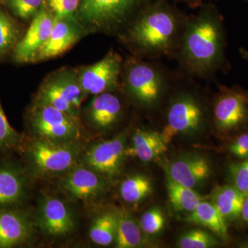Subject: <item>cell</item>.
Wrapping results in <instances>:
<instances>
[{
	"label": "cell",
	"mask_w": 248,
	"mask_h": 248,
	"mask_svg": "<svg viewBox=\"0 0 248 248\" xmlns=\"http://www.w3.org/2000/svg\"><path fill=\"white\" fill-rule=\"evenodd\" d=\"M241 217L245 221L248 222V194L243 204L242 210H241Z\"/></svg>",
	"instance_id": "35"
},
{
	"label": "cell",
	"mask_w": 248,
	"mask_h": 248,
	"mask_svg": "<svg viewBox=\"0 0 248 248\" xmlns=\"http://www.w3.org/2000/svg\"><path fill=\"white\" fill-rule=\"evenodd\" d=\"M117 218L115 245L118 248L140 247L143 243L141 229L128 213L123 210L116 212Z\"/></svg>",
	"instance_id": "23"
},
{
	"label": "cell",
	"mask_w": 248,
	"mask_h": 248,
	"mask_svg": "<svg viewBox=\"0 0 248 248\" xmlns=\"http://www.w3.org/2000/svg\"><path fill=\"white\" fill-rule=\"evenodd\" d=\"M37 223L46 234L61 236L74 228L75 220L71 210L63 201L46 196L41 200Z\"/></svg>",
	"instance_id": "13"
},
{
	"label": "cell",
	"mask_w": 248,
	"mask_h": 248,
	"mask_svg": "<svg viewBox=\"0 0 248 248\" xmlns=\"http://www.w3.org/2000/svg\"><path fill=\"white\" fill-rule=\"evenodd\" d=\"M158 61L136 57L124 63L121 79L124 89L144 108L156 107L165 94L172 90L177 78V72L170 71Z\"/></svg>",
	"instance_id": "3"
},
{
	"label": "cell",
	"mask_w": 248,
	"mask_h": 248,
	"mask_svg": "<svg viewBox=\"0 0 248 248\" xmlns=\"http://www.w3.org/2000/svg\"><path fill=\"white\" fill-rule=\"evenodd\" d=\"M31 224L18 212H0V248H11L25 241L31 234Z\"/></svg>",
	"instance_id": "18"
},
{
	"label": "cell",
	"mask_w": 248,
	"mask_h": 248,
	"mask_svg": "<svg viewBox=\"0 0 248 248\" xmlns=\"http://www.w3.org/2000/svg\"><path fill=\"white\" fill-rule=\"evenodd\" d=\"M246 195L234 185L221 186L214 191L212 203L225 219L233 221L241 217Z\"/></svg>",
	"instance_id": "20"
},
{
	"label": "cell",
	"mask_w": 248,
	"mask_h": 248,
	"mask_svg": "<svg viewBox=\"0 0 248 248\" xmlns=\"http://www.w3.org/2000/svg\"><path fill=\"white\" fill-rule=\"evenodd\" d=\"M80 153L77 141L60 142L37 138L29 148V157L38 175L50 177L73 169Z\"/></svg>",
	"instance_id": "6"
},
{
	"label": "cell",
	"mask_w": 248,
	"mask_h": 248,
	"mask_svg": "<svg viewBox=\"0 0 248 248\" xmlns=\"http://www.w3.org/2000/svg\"><path fill=\"white\" fill-rule=\"evenodd\" d=\"M186 221L205 227L222 238L228 237L226 219L213 203L202 201L186 217Z\"/></svg>",
	"instance_id": "22"
},
{
	"label": "cell",
	"mask_w": 248,
	"mask_h": 248,
	"mask_svg": "<svg viewBox=\"0 0 248 248\" xmlns=\"http://www.w3.org/2000/svg\"><path fill=\"white\" fill-rule=\"evenodd\" d=\"M165 221L166 219L162 211L159 208L153 207L141 215L140 226L146 234H156L162 231Z\"/></svg>",
	"instance_id": "29"
},
{
	"label": "cell",
	"mask_w": 248,
	"mask_h": 248,
	"mask_svg": "<svg viewBox=\"0 0 248 248\" xmlns=\"http://www.w3.org/2000/svg\"><path fill=\"white\" fill-rule=\"evenodd\" d=\"M123 65L120 54L110 50L97 63L80 68L77 75L83 92L97 95L118 89Z\"/></svg>",
	"instance_id": "8"
},
{
	"label": "cell",
	"mask_w": 248,
	"mask_h": 248,
	"mask_svg": "<svg viewBox=\"0 0 248 248\" xmlns=\"http://www.w3.org/2000/svg\"><path fill=\"white\" fill-rule=\"evenodd\" d=\"M8 4L17 17L29 19L38 14L42 0H8Z\"/></svg>",
	"instance_id": "31"
},
{
	"label": "cell",
	"mask_w": 248,
	"mask_h": 248,
	"mask_svg": "<svg viewBox=\"0 0 248 248\" xmlns=\"http://www.w3.org/2000/svg\"><path fill=\"white\" fill-rule=\"evenodd\" d=\"M166 172L168 177L174 182L194 188L210 177L211 167L203 156L192 155L172 161Z\"/></svg>",
	"instance_id": "16"
},
{
	"label": "cell",
	"mask_w": 248,
	"mask_h": 248,
	"mask_svg": "<svg viewBox=\"0 0 248 248\" xmlns=\"http://www.w3.org/2000/svg\"><path fill=\"white\" fill-rule=\"evenodd\" d=\"M62 190L76 200H94L107 187L105 177L86 166H74L67 172L60 184Z\"/></svg>",
	"instance_id": "12"
},
{
	"label": "cell",
	"mask_w": 248,
	"mask_h": 248,
	"mask_svg": "<svg viewBox=\"0 0 248 248\" xmlns=\"http://www.w3.org/2000/svg\"><path fill=\"white\" fill-rule=\"evenodd\" d=\"M166 179V187L170 202L174 210L191 213L203 201L202 197L193 188L181 185L168 176Z\"/></svg>",
	"instance_id": "24"
},
{
	"label": "cell",
	"mask_w": 248,
	"mask_h": 248,
	"mask_svg": "<svg viewBox=\"0 0 248 248\" xmlns=\"http://www.w3.org/2000/svg\"><path fill=\"white\" fill-rule=\"evenodd\" d=\"M239 53L241 55V58L248 62V50L246 48H239Z\"/></svg>",
	"instance_id": "36"
},
{
	"label": "cell",
	"mask_w": 248,
	"mask_h": 248,
	"mask_svg": "<svg viewBox=\"0 0 248 248\" xmlns=\"http://www.w3.org/2000/svg\"><path fill=\"white\" fill-rule=\"evenodd\" d=\"M116 213H107L98 216L90 228L89 236L95 244L107 246L115 242L117 234Z\"/></svg>",
	"instance_id": "25"
},
{
	"label": "cell",
	"mask_w": 248,
	"mask_h": 248,
	"mask_svg": "<svg viewBox=\"0 0 248 248\" xmlns=\"http://www.w3.org/2000/svg\"><path fill=\"white\" fill-rule=\"evenodd\" d=\"M55 18H73L78 11L80 0H48Z\"/></svg>",
	"instance_id": "32"
},
{
	"label": "cell",
	"mask_w": 248,
	"mask_h": 248,
	"mask_svg": "<svg viewBox=\"0 0 248 248\" xmlns=\"http://www.w3.org/2000/svg\"><path fill=\"white\" fill-rule=\"evenodd\" d=\"M242 247L248 248V244H244V246H242Z\"/></svg>",
	"instance_id": "38"
},
{
	"label": "cell",
	"mask_w": 248,
	"mask_h": 248,
	"mask_svg": "<svg viewBox=\"0 0 248 248\" xmlns=\"http://www.w3.org/2000/svg\"><path fill=\"white\" fill-rule=\"evenodd\" d=\"M224 19L211 4L187 16L174 59L179 71L195 79L210 80L229 68Z\"/></svg>",
	"instance_id": "1"
},
{
	"label": "cell",
	"mask_w": 248,
	"mask_h": 248,
	"mask_svg": "<svg viewBox=\"0 0 248 248\" xmlns=\"http://www.w3.org/2000/svg\"><path fill=\"white\" fill-rule=\"evenodd\" d=\"M149 0H80V17L98 31H117L126 27Z\"/></svg>",
	"instance_id": "5"
},
{
	"label": "cell",
	"mask_w": 248,
	"mask_h": 248,
	"mask_svg": "<svg viewBox=\"0 0 248 248\" xmlns=\"http://www.w3.org/2000/svg\"><path fill=\"white\" fill-rule=\"evenodd\" d=\"M106 92L94 95L86 110L90 124L97 130H110L120 122L123 105L120 97L113 93Z\"/></svg>",
	"instance_id": "15"
},
{
	"label": "cell",
	"mask_w": 248,
	"mask_h": 248,
	"mask_svg": "<svg viewBox=\"0 0 248 248\" xmlns=\"http://www.w3.org/2000/svg\"><path fill=\"white\" fill-rule=\"evenodd\" d=\"M26 180L19 170L11 166L0 167V207L19 202L25 192Z\"/></svg>",
	"instance_id": "21"
},
{
	"label": "cell",
	"mask_w": 248,
	"mask_h": 248,
	"mask_svg": "<svg viewBox=\"0 0 248 248\" xmlns=\"http://www.w3.org/2000/svg\"><path fill=\"white\" fill-rule=\"evenodd\" d=\"M29 122L37 138L60 142L77 141L81 135L79 117L68 115L55 108L35 102Z\"/></svg>",
	"instance_id": "7"
},
{
	"label": "cell",
	"mask_w": 248,
	"mask_h": 248,
	"mask_svg": "<svg viewBox=\"0 0 248 248\" xmlns=\"http://www.w3.org/2000/svg\"><path fill=\"white\" fill-rule=\"evenodd\" d=\"M193 78L177 72L174 93L169 100L166 124L161 137L169 144L178 135H192L200 131L206 124L208 111L196 93Z\"/></svg>",
	"instance_id": "4"
},
{
	"label": "cell",
	"mask_w": 248,
	"mask_h": 248,
	"mask_svg": "<svg viewBox=\"0 0 248 248\" xmlns=\"http://www.w3.org/2000/svg\"><path fill=\"white\" fill-rule=\"evenodd\" d=\"M217 240L208 232L203 230H191L183 234L178 240L181 248H209L217 246Z\"/></svg>",
	"instance_id": "28"
},
{
	"label": "cell",
	"mask_w": 248,
	"mask_h": 248,
	"mask_svg": "<svg viewBox=\"0 0 248 248\" xmlns=\"http://www.w3.org/2000/svg\"><path fill=\"white\" fill-rule=\"evenodd\" d=\"M187 16L166 0H154L126 26L124 39L138 58L174 59Z\"/></svg>",
	"instance_id": "2"
},
{
	"label": "cell",
	"mask_w": 248,
	"mask_h": 248,
	"mask_svg": "<svg viewBox=\"0 0 248 248\" xmlns=\"http://www.w3.org/2000/svg\"><path fill=\"white\" fill-rule=\"evenodd\" d=\"M167 146L161 133L137 129L132 138L131 146L125 148V156L138 157L142 161L148 162L167 151Z\"/></svg>",
	"instance_id": "17"
},
{
	"label": "cell",
	"mask_w": 248,
	"mask_h": 248,
	"mask_svg": "<svg viewBox=\"0 0 248 248\" xmlns=\"http://www.w3.org/2000/svg\"><path fill=\"white\" fill-rule=\"evenodd\" d=\"M125 136L120 135L93 145L85 153L83 165L103 177H116L120 174L122 161L125 156Z\"/></svg>",
	"instance_id": "10"
},
{
	"label": "cell",
	"mask_w": 248,
	"mask_h": 248,
	"mask_svg": "<svg viewBox=\"0 0 248 248\" xmlns=\"http://www.w3.org/2000/svg\"><path fill=\"white\" fill-rule=\"evenodd\" d=\"M245 1H248V0H245Z\"/></svg>",
	"instance_id": "39"
},
{
	"label": "cell",
	"mask_w": 248,
	"mask_h": 248,
	"mask_svg": "<svg viewBox=\"0 0 248 248\" xmlns=\"http://www.w3.org/2000/svg\"><path fill=\"white\" fill-rule=\"evenodd\" d=\"M35 102L50 106L68 115L79 117V109L72 104L66 93L52 74L41 85Z\"/></svg>",
	"instance_id": "19"
},
{
	"label": "cell",
	"mask_w": 248,
	"mask_h": 248,
	"mask_svg": "<svg viewBox=\"0 0 248 248\" xmlns=\"http://www.w3.org/2000/svg\"><path fill=\"white\" fill-rule=\"evenodd\" d=\"M81 31L73 18H55L48 40L41 48L35 62L62 55L79 40Z\"/></svg>",
	"instance_id": "14"
},
{
	"label": "cell",
	"mask_w": 248,
	"mask_h": 248,
	"mask_svg": "<svg viewBox=\"0 0 248 248\" xmlns=\"http://www.w3.org/2000/svg\"><path fill=\"white\" fill-rule=\"evenodd\" d=\"M19 27L9 15L0 11V56L16 47L19 42Z\"/></svg>",
	"instance_id": "27"
},
{
	"label": "cell",
	"mask_w": 248,
	"mask_h": 248,
	"mask_svg": "<svg viewBox=\"0 0 248 248\" xmlns=\"http://www.w3.org/2000/svg\"><path fill=\"white\" fill-rule=\"evenodd\" d=\"M153 191L151 179L143 174L127 178L120 186L121 197L129 203H137L144 200Z\"/></svg>",
	"instance_id": "26"
},
{
	"label": "cell",
	"mask_w": 248,
	"mask_h": 248,
	"mask_svg": "<svg viewBox=\"0 0 248 248\" xmlns=\"http://www.w3.org/2000/svg\"><path fill=\"white\" fill-rule=\"evenodd\" d=\"M229 151L239 159L248 158V133L243 134L230 145Z\"/></svg>",
	"instance_id": "34"
},
{
	"label": "cell",
	"mask_w": 248,
	"mask_h": 248,
	"mask_svg": "<svg viewBox=\"0 0 248 248\" xmlns=\"http://www.w3.org/2000/svg\"><path fill=\"white\" fill-rule=\"evenodd\" d=\"M21 141L22 136L10 125L0 103V150L16 148Z\"/></svg>",
	"instance_id": "30"
},
{
	"label": "cell",
	"mask_w": 248,
	"mask_h": 248,
	"mask_svg": "<svg viewBox=\"0 0 248 248\" xmlns=\"http://www.w3.org/2000/svg\"><path fill=\"white\" fill-rule=\"evenodd\" d=\"M180 1H184V2L188 3L190 4H199L202 2L203 0H180Z\"/></svg>",
	"instance_id": "37"
},
{
	"label": "cell",
	"mask_w": 248,
	"mask_h": 248,
	"mask_svg": "<svg viewBox=\"0 0 248 248\" xmlns=\"http://www.w3.org/2000/svg\"><path fill=\"white\" fill-rule=\"evenodd\" d=\"M53 15L41 9L32 19L25 35L14 48V58L19 63L35 62L41 48L48 40L53 29Z\"/></svg>",
	"instance_id": "11"
},
{
	"label": "cell",
	"mask_w": 248,
	"mask_h": 248,
	"mask_svg": "<svg viewBox=\"0 0 248 248\" xmlns=\"http://www.w3.org/2000/svg\"><path fill=\"white\" fill-rule=\"evenodd\" d=\"M215 126L223 132H231L248 120V94L239 88L221 86L213 104Z\"/></svg>",
	"instance_id": "9"
},
{
	"label": "cell",
	"mask_w": 248,
	"mask_h": 248,
	"mask_svg": "<svg viewBox=\"0 0 248 248\" xmlns=\"http://www.w3.org/2000/svg\"><path fill=\"white\" fill-rule=\"evenodd\" d=\"M231 172L234 186L243 193L248 194V158L240 164L232 165Z\"/></svg>",
	"instance_id": "33"
}]
</instances>
